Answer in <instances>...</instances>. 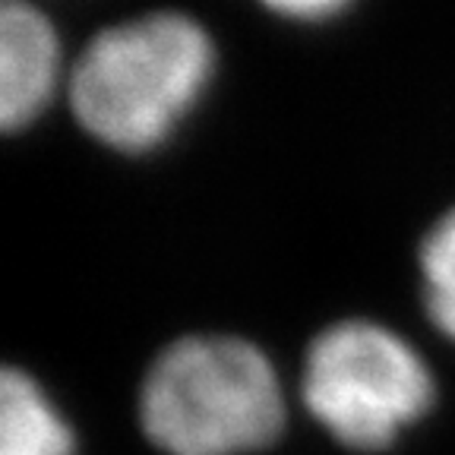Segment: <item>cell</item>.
<instances>
[{"label": "cell", "mask_w": 455, "mask_h": 455, "mask_svg": "<svg viewBox=\"0 0 455 455\" xmlns=\"http://www.w3.org/2000/svg\"><path fill=\"white\" fill-rule=\"evenodd\" d=\"M212 67V42L190 16L149 13L117 22L85 44L73 67V114L114 149H152L196 105Z\"/></svg>", "instance_id": "1"}, {"label": "cell", "mask_w": 455, "mask_h": 455, "mask_svg": "<svg viewBox=\"0 0 455 455\" xmlns=\"http://www.w3.org/2000/svg\"><path fill=\"white\" fill-rule=\"evenodd\" d=\"M140 424L168 455H241L266 449L284 427L272 363L235 335H187L152 361Z\"/></svg>", "instance_id": "2"}, {"label": "cell", "mask_w": 455, "mask_h": 455, "mask_svg": "<svg viewBox=\"0 0 455 455\" xmlns=\"http://www.w3.org/2000/svg\"><path fill=\"white\" fill-rule=\"evenodd\" d=\"M304 402L335 440L377 452L434 405V377L405 339L377 323L345 320L313 339Z\"/></svg>", "instance_id": "3"}, {"label": "cell", "mask_w": 455, "mask_h": 455, "mask_svg": "<svg viewBox=\"0 0 455 455\" xmlns=\"http://www.w3.org/2000/svg\"><path fill=\"white\" fill-rule=\"evenodd\" d=\"M60 70L57 32L42 10L4 4L0 10V124L20 130L48 105Z\"/></svg>", "instance_id": "4"}, {"label": "cell", "mask_w": 455, "mask_h": 455, "mask_svg": "<svg viewBox=\"0 0 455 455\" xmlns=\"http://www.w3.org/2000/svg\"><path fill=\"white\" fill-rule=\"evenodd\" d=\"M73 430L26 370L0 377V455H73Z\"/></svg>", "instance_id": "5"}, {"label": "cell", "mask_w": 455, "mask_h": 455, "mask_svg": "<svg viewBox=\"0 0 455 455\" xmlns=\"http://www.w3.org/2000/svg\"><path fill=\"white\" fill-rule=\"evenodd\" d=\"M424 300L434 323L455 339V209H449L420 243Z\"/></svg>", "instance_id": "6"}, {"label": "cell", "mask_w": 455, "mask_h": 455, "mask_svg": "<svg viewBox=\"0 0 455 455\" xmlns=\"http://www.w3.org/2000/svg\"><path fill=\"white\" fill-rule=\"evenodd\" d=\"M272 10L291 16V20H326V16L345 10V4L339 0H282V4H272Z\"/></svg>", "instance_id": "7"}]
</instances>
